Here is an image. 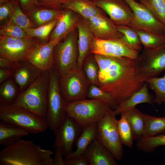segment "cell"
Here are the masks:
<instances>
[{
    "label": "cell",
    "instance_id": "6da1fadb",
    "mask_svg": "<svg viewBox=\"0 0 165 165\" xmlns=\"http://www.w3.org/2000/svg\"><path fill=\"white\" fill-rule=\"evenodd\" d=\"M94 54L99 67L97 86L111 95L118 105L129 98L145 83L137 75L134 60Z\"/></svg>",
    "mask_w": 165,
    "mask_h": 165
},
{
    "label": "cell",
    "instance_id": "7a4b0ae2",
    "mask_svg": "<svg viewBox=\"0 0 165 165\" xmlns=\"http://www.w3.org/2000/svg\"><path fill=\"white\" fill-rule=\"evenodd\" d=\"M53 153L32 141L21 139L1 150L0 165H54Z\"/></svg>",
    "mask_w": 165,
    "mask_h": 165
},
{
    "label": "cell",
    "instance_id": "3957f363",
    "mask_svg": "<svg viewBox=\"0 0 165 165\" xmlns=\"http://www.w3.org/2000/svg\"><path fill=\"white\" fill-rule=\"evenodd\" d=\"M50 75V70L42 71L32 83L19 93L12 105L45 118L48 109Z\"/></svg>",
    "mask_w": 165,
    "mask_h": 165
},
{
    "label": "cell",
    "instance_id": "277c9868",
    "mask_svg": "<svg viewBox=\"0 0 165 165\" xmlns=\"http://www.w3.org/2000/svg\"><path fill=\"white\" fill-rule=\"evenodd\" d=\"M0 119L35 134L42 132L48 126L45 118L12 104L0 106Z\"/></svg>",
    "mask_w": 165,
    "mask_h": 165
},
{
    "label": "cell",
    "instance_id": "5b68a950",
    "mask_svg": "<svg viewBox=\"0 0 165 165\" xmlns=\"http://www.w3.org/2000/svg\"><path fill=\"white\" fill-rule=\"evenodd\" d=\"M110 108L102 101L85 99L67 102L65 110L67 115L84 127L98 122Z\"/></svg>",
    "mask_w": 165,
    "mask_h": 165
},
{
    "label": "cell",
    "instance_id": "8992f818",
    "mask_svg": "<svg viewBox=\"0 0 165 165\" xmlns=\"http://www.w3.org/2000/svg\"><path fill=\"white\" fill-rule=\"evenodd\" d=\"M50 79L48 89V109L45 119L48 127L55 130L65 118V110L67 103L61 93L59 79L60 75L56 65L50 70Z\"/></svg>",
    "mask_w": 165,
    "mask_h": 165
},
{
    "label": "cell",
    "instance_id": "52a82bcc",
    "mask_svg": "<svg viewBox=\"0 0 165 165\" xmlns=\"http://www.w3.org/2000/svg\"><path fill=\"white\" fill-rule=\"evenodd\" d=\"M114 110L109 108L103 118L97 122L96 138L106 147L117 160L123 157V144L118 133Z\"/></svg>",
    "mask_w": 165,
    "mask_h": 165
},
{
    "label": "cell",
    "instance_id": "ba28073f",
    "mask_svg": "<svg viewBox=\"0 0 165 165\" xmlns=\"http://www.w3.org/2000/svg\"><path fill=\"white\" fill-rule=\"evenodd\" d=\"M134 61L137 75L145 83L165 70V43L154 49H144Z\"/></svg>",
    "mask_w": 165,
    "mask_h": 165
},
{
    "label": "cell",
    "instance_id": "9c48e42d",
    "mask_svg": "<svg viewBox=\"0 0 165 165\" xmlns=\"http://www.w3.org/2000/svg\"><path fill=\"white\" fill-rule=\"evenodd\" d=\"M77 28L57 43L54 50L55 64L60 76L77 68L79 56Z\"/></svg>",
    "mask_w": 165,
    "mask_h": 165
},
{
    "label": "cell",
    "instance_id": "30bf717a",
    "mask_svg": "<svg viewBox=\"0 0 165 165\" xmlns=\"http://www.w3.org/2000/svg\"><path fill=\"white\" fill-rule=\"evenodd\" d=\"M59 84L62 95L66 102L87 98L90 84L82 70L77 68L60 76Z\"/></svg>",
    "mask_w": 165,
    "mask_h": 165
},
{
    "label": "cell",
    "instance_id": "8fae6325",
    "mask_svg": "<svg viewBox=\"0 0 165 165\" xmlns=\"http://www.w3.org/2000/svg\"><path fill=\"white\" fill-rule=\"evenodd\" d=\"M39 43L31 37L16 38L0 36V57L17 62L27 60L31 51Z\"/></svg>",
    "mask_w": 165,
    "mask_h": 165
},
{
    "label": "cell",
    "instance_id": "7c38bea8",
    "mask_svg": "<svg viewBox=\"0 0 165 165\" xmlns=\"http://www.w3.org/2000/svg\"><path fill=\"white\" fill-rule=\"evenodd\" d=\"M83 127L73 119L66 115L61 123L53 131L55 137L53 145L60 149L63 156L72 152L74 143L82 131Z\"/></svg>",
    "mask_w": 165,
    "mask_h": 165
},
{
    "label": "cell",
    "instance_id": "4fadbf2b",
    "mask_svg": "<svg viewBox=\"0 0 165 165\" xmlns=\"http://www.w3.org/2000/svg\"><path fill=\"white\" fill-rule=\"evenodd\" d=\"M125 0L134 15L132 27L165 35V26L158 21L146 7L138 1Z\"/></svg>",
    "mask_w": 165,
    "mask_h": 165
},
{
    "label": "cell",
    "instance_id": "5bb4252c",
    "mask_svg": "<svg viewBox=\"0 0 165 165\" xmlns=\"http://www.w3.org/2000/svg\"><path fill=\"white\" fill-rule=\"evenodd\" d=\"M93 2L116 25L132 26L134 15L125 0H94Z\"/></svg>",
    "mask_w": 165,
    "mask_h": 165
},
{
    "label": "cell",
    "instance_id": "9a60e30c",
    "mask_svg": "<svg viewBox=\"0 0 165 165\" xmlns=\"http://www.w3.org/2000/svg\"><path fill=\"white\" fill-rule=\"evenodd\" d=\"M91 53L114 57H126L136 59L139 52L130 48L121 40L95 38L91 46Z\"/></svg>",
    "mask_w": 165,
    "mask_h": 165
},
{
    "label": "cell",
    "instance_id": "2e32d148",
    "mask_svg": "<svg viewBox=\"0 0 165 165\" xmlns=\"http://www.w3.org/2000/svg\"><path fill=\"white\" fill-rule=\"evenodd\" d=\"M84 19L95 38L105 40L122 39V35L118 30L117 25L106 14Z\"/></svg>",
    "mask_w": 165,
    "mask_h": 165
},
{
    "label": "cell",
    "instance_id": "e0dca14e",
    "mask_svg": "<svg viewBox=\"0 0 165 165\" xmlns=\"http://www.w3.org/2000/svg\"><path fill=\"white\" fill-rule=\"evenodd\" d=\"M56 41L40 42L31 52L28 60L42 71L50 70L55 65L54 48Z\"/></svg>",
    "mask_w": 165,
    "mask_h": 165
},
{
    "label": "cell",
    "instance_id": "ac0fdd59",
    "mask_svg": "<svg viewBox=\"0 0 165 165\" xmlns=\"http://www.w3.org/2000/svg\"><path fill=\"white\" fill-rule=\"evenodd\" d=\"M81 16L69 9H64L51 32L49 41L58 42L65 39L77 27Z\"/></svg>",
    "mask_w": 165,
    "mask_h": 165
},
{
    "label": "cell",
    "instance_id": "d6986e66",
    "mask_svg": "<svg viewBox=\"0 0 165 165\" xmlns=\"http://www.w3.org/2000/svg\"><path fill=\"white\" fill-rule=\"evenodd\" d=\"M83 154L90 165H117V160L109 150L96 138L88 146Z\"/></svg>",
    "mask_w": 165,
    "mask_h": 165
},
{
    "label": "cell",
    "instance_id": "ffe728a7",
    "mask_svg": "<svg viewBox=\"0 0 165 165\" xmlns=\"http://www.w3.org/2000/svg\"><path fill=\"white\" fill-rule=\"evenodd\" d=\"M42 72L28 60L23 61L13 70V79L21 92L32 83Z\"/></svg>",
    "mask_w": 165,
    "mask_h": 165
},
{
    "label": "cell",
    "instance_id": "44dd1931",
    "mask_svg": "<svg viewBox=\"0 0 165 165\" xmlns=\"http://www.w3.org/2000/svg\"><path fill=\"white\" fill-rule=\"evenodd\" d=\"M79 56L77 68L82 70L83 62L90 54L91 46L95 38L84 18L81 17L77 27Z\"/></svg>",
    "mask_w": 165,
    "mask_h": 165
},
{
    "label": "cell",
    "instance_id": "7402d4cb",
    "mask_svg": "<svg viewBox=\"0 0 165 165\" xmlns=\"http://www.w3.org/2000/svg\"><path fill=\"white\" fill-rule=\"evenodd\" d=\"M153 96L148 92V85L145 83L138 90L133 94L129 98L119 104L114 109L116 115L136 107L138 104L148 103L153 105Z\"/></svg>",
    "mask_w": 165,
    "mask_h": 165
},
{
    "label": "cell",
    "instance_id": "603a6c76",
    "mask_svg": "<svg viewBox=\"0 0 165 165\" xmlns=\"http://www.w3.org/2000/svg\"><path fill=\"white\" fill-rule=\"evenodd\" d=\"M62 8L63 9H70L86 19L106 14L90 0H69L63 5Z\"/></svg>",
    "mask_w": 165,
    "mask_h": 165
},
{
    "label": "cell",
    "instance_id": "cb8c5ba5",
    "mask_svg": "<svg viewBox=\"0 0 165 165\" xmlns=\"http://www.w3.org/2000/svg\"><path fill=\"white\" fill-rule=\"evenodd\" d=\"M97 132V123H94L83 127L82 131L75 141L76 150L65 158L68 159L77 158L83 154L86 149L96 138Z\"/></svg>",
    "mask_w": 165,
    "mask_h": 165
},
{
    "label": "cell",
    "instance_id": "d4e9b609",
    "mask_svg": "<svg viewBox=\"0 0 165 165\" xmlns=\"http://www.w3.org/2000/svg\"><path fill=\"white\" fill-rule=\"evenodd\" d=\"M23 129L2 121L0 122V145L7 146L29 134Z\"/></svg>",
    "mask_w": 165,
    "mask_h": 165
},
{
    "label": "cell",
    "instance_id": "484cf974",
    "mask_svg": "<svg viewBox=\"0 0 165 165\" xmlns=\"http://www.w3.org/2000/svg\"><path fill=\"white\" fill-rule=\"evenodd\" d=\"M63 10H57L37 6L25 13L37 27L58 19Z\"/></svg>",
    "mask_w": 165,
    "mask_h": 165
},
{
    "label": "cell",
    "instance_id": "4316f807",
    "mask_svg": "<svg viewBox=\"0 0 165 165\" xmlns=\"http://www.w3.org/2000/svg\"><path fill=\"white\" fill-rule=\"evenodd\" d=\"M121 114L125 116L130 127L134 140L138 141L141 139L143 137L145 126L144 114L135 107Z\"/></svg>",
    "mask_w": 165,
    "mask_h": 165
},
{
    "label": "cell",
    "instance_id": "83f0119b",
    "mask_svg": "<svg viewBox=\"0 0 165 165\" xmlns=\"http://www.w3.org/2000/svg\"><path fill=\"white\" fill-rule=\"evenodd\" d=\"M0 86V106L12 104L19 93L18 87L13 80L9 79Z\"/></svg>",
    "mask_w": 165,
    "mask_h": 165
},
{
    "label": "cell",
    "instance_id": "f1b7e54d",
    "mask_svg": "<svg viewBox=\"0 0 165 165\" xmlns=\"http://www.w3.org/2000/svg\"><path fill=\"white\" fill-rule=\"evenodd\" d=\"M144 116L145 126L142 138L165 133V117H157L146 114H144Z\"/></svg>",
    "mask_w": 165,
    "mask_h": 165
},
{
    "label": "cell",
    "instance_id": "f546056e",
    "mask_svg": "<svg viewBox=\"0 0 165 165\" xmlns=\"http://www.w3.org/2000/svg\"><path fill=\"white\" fill-rule=\"evenodd\" d=\"M132 28L137 33L144 49H154L165 43V35H158L138 28Z\"/></svg>",
    "mask_w": 165,
    "mask_h": 165
},
{
    "label": "cell",
    "instance_id": "4dcf8cb0",
    "mask_svg": "<svg viewBox=\"0 0 165 165\" xmlns=\"http://www.w3.org/2000/svg\"><path fill=\"white\" fill-rule=\"evenodd\" d=\"M117 28L122 35L121 40L123 42L133 50L139 52L141 50L143 46L137 33L132 27L117 25Z\"/></svg>",
    "mask_w": 165,
    "mask_h": 165
},
{
    "label": "cell",
    "instance_id": "1f68e13d",
    "mask_svg": "<svg viewBox=\"0 0 165 165\" xmlns=\"http://www.w3.org/2000/svg\"><path fill=\"white\" fill-rule=\"evenodd\" d=\"M82 70L90 84L97 85L99 67L94 54H90L84 61Z\"/></svg>",
    "mask_w": 165,
    "mask_h": 165
},
{
    "label": "cell",
    "instance_id": "d6a6232c",
    "mask_svg": "<svg viewBox=\"0 0 165 165\" xmlns=\"http://www.w3.org/2000/svg\"><path fill=\"white\" fill-rule=\"evenodd\" d=\"M58 20H54L37 27L24 30L29 37L36 39L40 42H47L49 41L50 35L56 25Z\"/></svg>",
    "mask_w": 165,
    "mask_h": 165
},
{
    "label": "cell",
    "instance_id": "836d02e7",
    "mask_svg": "<svg viewBox=\"0 0 165 165\" xmlns=\"http://www.w3.org/2000/svg\"><path fill=\"white\" fill-rule=\"evenodd\" d=\"M146 83L155 93L153 103L159 105H165V74L161 77L152 78Z\"/></svg>",
    "mask_w": 165,
    "mask_h": 165
},
{
    "label": "cell",
    "instance_id": "e575fe53",
    "mask_svg": "<svg viewBox=\"0 0 165 165\" xmlns=\"http://www.w3.org/2000/svg\"><path fill=\"white\" fill-rule=\"evenodd\" d=\"M161 146H165V135L163 134L142 138L136 144L138 149L148 153Z\"/></svg>",
    "mask_w": 165,
    "mask_h": 165
},
{
    "label": "cell",
    "instance_id": "d590c367",
    "mask_svg": "<svg viewBox=\"0 0 165 165\" xmlns=\"http://www.w3.org/2000/svg\"><path fill=\"white\" fill-rule=\"evenodd\" d=\"M120 118L117 120V126L119 135L123 144L131 148L134 140L130 127L125 116L121 114Z\"/></svg>",
    "mask_w": 165,
    "mask_h": 165
},
{
    "label": "cell",
    "instance_id": "8d00e7d4",
    "mask_svg": "<svg viewBox=\"0 0 165 165\" xmlns=\"http://www.w3.org/2000/svg\"><path fill=\"white\" fill-rule=\"evenodd\" d=\"M155 17L165 26V0H139Z\"/></svg>",
    "mask_w": 165,
    "mask_h": 165
},
{
    "label": "cell",
    "instance_id": "74e56055",
    "mask_svg": "<svg viewBox=\"0 0 165 165\" xmlns=\"http://www.w3.org/2000/svg\"><path fill=\"white\" fill-rule=\"evenodd\" d=\"M87 98L102 101L107 103L112 109H115L118 105L111 95L102 90L97 85L95 84L90 85Z\"/></svg>",
    "mask_w": 165,
    "mask_h": 165
},
{
    "label": "cell",
    "instance_id": "f35d334b",
    "mask_svg": "<svg viewBox=\"0 0 165 165\" xmlns=\"http://www.w3.org/2000/svg\"><path fill=\"white\" fill-rule=\"evenodd\" d=\"M9 21L13 22L24 30L36 28L23 11L19 3L15 7Z\"/></svg>",
    "mask_w": 165,
    "mask_h": 165
},
{
    "label": "cell",
    "instance_id": "ab89813d",
    "mask_svg": "<svg viewBox=\"0 0 165 165\" xmlns=\"http://www.w3.org/2000/svg\"><path fill=\"white\" fill-rule=\"evenodd\" d=\"M0 36L16 38L30 37L24 29L10 21L0 25Z\"/></svg>",
    "mask_w": 165,
    "mask_h": 165
},
{
    "label": "cell",
    "instance_id": "60d3db41",
    "mask_svg": "<svg viewBox=\"0 0 165 165\" xmlns=\"http://www.w3.org/2000/svg\"><path fill=\"white\" fill-rule=\"evenodd\" d=\"M19 3V1H14L0 5V25L9 21L15 7Z\"/></svg>",
    "mask_w": 165,
    "mask_h": 165
},
{
    "label": "cell",
    "instance_id": "b9f144b4",
    "mask_svg": "<svg viewBox=\"0 0 165 165\" xmlns=\"http://www.w3.org/2000/svg\"><path fill=\"white\" fill-rule=\"evenodd\" d=\"M69 0H38L37 6L57 10H63V5Z\"/></svg>",
    "mask_w": 165,
    "mask_h": 165
},
{
    "label": "cell",
    "instance_id": "7bdbcfd3",
    "mask_svg": "<svg viewBox=\"0 0 165 165\" xmlns=\"http://www.w3.org/2000/svg\"><path fill=\"white\" fill-rule=\"evenodd\" d=\"M64 160V165H90L89 161L84 154L77 158H65Z\"/></svg>",
    "mask_w": 165,
    "mask_h": 165
},
{
    "label": "cell",
    "instance_id": "ee69618b",
    "mask_svg": "<svg viewBox=\"0 0 165 165\" xmlns=\"http://www.w3.org/2000/svg\"><path fill=\"white\" fill-rule=\"evenodd\" d=\"M20 62H15L6 58L0 57V68L13 70L18 66Z\"/></svg>",
    "mask_w": 165,
    "mask_h": 165
},
{
    "label": "cell",
    "instance_id": "f6af8a7d",
    "mask_svg": "<svg viewBox=\"0 0 165 165\" xmlns=\"http://www.w3.org/2000/svg\"><path fill=\"white\" fill-rule=\"evenodd\" d=\"M38 0H19L20 6L24 13L37 6Z\"/></svg>",
    "mask_w": 165,
    "mask_h": 165
},
{
    "label": "cell",
    "instance_id": "bcb514c9",
    "mask_svg": "<svg viewBox=\"0 0 165 165\" xmlns=\"http://www.w3.org/2000/svg\"><path fill=\"white\" fill-rule=\"evenodd\" d=\"M13 70L4 68H0V83L1 84L12 75Z\"/></svg>",
    "mask_w": 165,
    "mask_h": 165
},
{
    "label": "cell",
    "instance_id": "7dc6e473",
    "mask_svg": "<svg viewBox=\"0 0 165 165\" xmlns=\"http://www.w3.org/2000/svg\"><path fill=\"white\" fill-rule=\"evenodd\" d=\"M53 158L54 165H64L63 155L59 149H55Z\"/></svg>",
    "mask_w": 165,
    "mask_h": 165
},
{
    "label": "cell",
    "instance_id": "c3c4849f",
    "mask_svg": "<svg viewBox=\"0 0 165 165\" xmlns=\"http://www.w3.org/2000/svg\"><path fill=\"white\" fill-rule=\"evenodd\" d=\"M14 1H18L19 0H0V5L4 4V3L7 2H8Z\"/></svg>",
    "mask_w": 165,
    "mask_h": 165
},
{
    "label": "cell",
    "instance_id": "681fc988",
    "mask_svg": "<svg viewBox=\"0 0 165 165\" xmlns=\"http://www.w3.org/2000/svg\"><path fill=\"white\" fill-rule=\"evenodd\" d=\"M90 0L93 1L94 0Z\"/></svg>",
    "mask_w": 165,
    "mask_h": 165
},
{
    "label": "cell",
    "instance_id": "f907efd6",
    "mask_svg": "<svg viewBox=\"0 0 165 165\" xmlns=\"http://www.w3.org/2000/svg\"><path fill=\"white\" fill-rule=\"evenodd\" d=\"M135 0V1H138L139 0Z\"/></svg>",
    "mask_w": 165,
    "mask_h": 165
}]
</instances>
